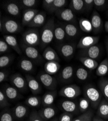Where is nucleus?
<instances>
[{
	"label": "nucleus",
	"instance_id": "obj_31",
	"mask_svg": "<svg viewBox=\"0 0 108 121\" xmlns=\"http://www.w3.org/2000/svg\"><path fill=\"white\" fill-rule=\"evenodd\" d=\"M69 7L74 12H82L85 9L84 1L83 0H72L69 4Z\"/></svg>",
	"mask_w": 108,
	"mask_h": 121
},
{
	"label": "nucleus",
	"instance_id": "obj_55",
	"mask_svg": "<svg viewBox=\"0 0 108 121\" xmlns=\"http://www.w3.org/2000/svg\"></svg>",
	"mask_w": 108,
	"mask_h": 121
},
{
	"label": "nucleus",
	"instance_id": "obj_51",
	"mask_svg": "<svg viewBox=\"0 0 108 121\" xmlns=\"http://www.w3.org/2000/svg\"><path fill=\"white\" fill-rule=\"evenodd\" d=\"M8 73L7 71L1 70L0 72V82L2 83L6 80L8 78Z\"/></svg>",
	"mask_w": 108,
	"mask_h": 121
},
{
	"label": "nucleus",
	"instance_id": "obj_8",
	"mask_svg": "<svg viewBox=\"0 0 108 121\" xmlns=\"http://www.w3.org/2000/svg\"><path fill=\"white\" fill-rule=\"evenodd\" d=\"M99 37L95 36H85L82 37L78 42L77 48L84 49L96 45L99 41Z\"/></svg>",
	"mask_w": 108,
	"mask_h": 121
},
{
	"label": "nucleus",
	"instance_id": "obj_53",
	"mask_svg": "<svg viewBox=\"0 0 108 121\" xmlns=\"http://www.w3.org/2000/svg\"><path fill=\"white\" fill-rule=\"evenodd\" d=\"M104 27H105V29L106 32L108 33V21H107L105 22Z\"/></svg>",
	"mask_w": 108,
	"mask_h": 121
},
{
	"label": "nucleus",
	"instance_id": "obj_7",
	"mask_svg": "<svg viewBox=\"0 0 108 121\" xmlns=\"http://www.w3.org/2000/svg\"><path fill=\"white\" fill-rule=\"evenodd\" d=\"M38 79L47 89L51 91L55 90L57 83L56 79L52 75L47 73H42L38 75Z\"/></svg>",
	"mask_w": 108,
	"mask_h": 121
},
{
	"label": "nucleus",
	"instance_id": "obj_47",
	"mask_svg": "<svg viewBox=\"0 0 108 121\" xmlns=\"http://www.w3.org/2000/svg\"><path fill=\"white\" fill-rule=\"evenodd\" d=\"M73 114L64 112L60 115L59 121H73Z\"/></svg>",
	"mask_w": 108,
	"mask_h": 121
},
{
	"label": "nucleus",
	"instance_id": "obj_16",
	"mask_svg": "<svg viewBox=\"0 0 108 121\" xmlns=\"http://www.w3.org/2000/svg\"><path fill=\"white\" fill-rule=\"evenodd\" d=\"M38 114L45 121H48L54 117L56 114V108L52 106L45 107L38 111Z\"/></svg>",
	"mask_w": 108,
	"mask_h": 121
},
{
	"label": "nucleus",
	"instance_id": "obj_18",
	"mask_svg": "<svg viewBox=\"0 0 108 121\" xmlns=\"http://www.w3.org/2000/svg\"><path fill=\"white\" fill-rule=\"evenodd\" d=\"M46 14L44 11L39 12L28 25L31 28H37L42 26L45 23Z\"/></svg>",
	"mask_w": 108,
	"mask_h": 121
},
{
	"label": "nucleus",
	"instance_id": "obj_32",
	"mask_svg": "<svg viewBox=\"0 0 108 121\" xmlns=\"http://www.w3.org/2000/svg\"><path fill=\"white\" fill-rule=\"evenodd\" d=\"M79 26L82 31L86 33H90L93 30L91 21L85 18H82L79 20Z\"/></svg>",
	"mask_w": 108,
	"mask_h": 121
},
{
	"label": "nucleus",
	"instance_id": "obj_44",
	"mask_svg": "<svg viewBox=\"0 0 108 121\" xmlns=\"http://www.w3.org/2000/svg\"><path fill=\"white\" fill-rule=\"evenodd\" d=\"M37 2L36 0H22L20 1V3L24 8L27 9H31L35 6Z\"/></svg>",
	"mask_w": 108,
	"mask_h": 121
},
{
	"label": "nucleus",
	"instance_id": "obj_35",
	"mask_svg": "<svg viewBox=\"0 0 108 121\" xmlns=\"http://www.w3.org/2000/svg\"><path fill=\"white\" fill-rule=\"evenodd\" d=\"M98 85L101 91V93L108 102V79L102 78L99 80Z\"/></svg>",
	"mask_w": 108,
	"mask_h": 121
},
{
	"label": "nucleus",
	"instance_id": "obj_12",
	"mask_svg": "<svg viewBox=\"0 0 108 121\" xmlns=\"http://www.w3.org/2000/svg\"><path fill=\"white\" fill-rule=\"evenodd\" d=\"M12 112L14 119L21 120L24 119L27 115L29 109L24 105L18 104L13 108Z\"/></svg>",
	"mask_w": 108,
	"mask_h": 121
},
{
	"label": "nucleus",
	"instance_id": "obj_38",
	"mask_svg": "<svg viewBox=\"0 0 108 121\" xmlns=\"http://www.w3.org/2000/svg\"><path fill=\"white\" fill-rule=\"evenodd\" d=\"M94 116L93 111L91 109H89L86 112L74 119L73 121H92Z\"/></svg>",
	"mask_w": 108,
	"mask_h": 121
},
{
	"label": "nucleus",
	"instance_id": "obj_24",
	"mask_svg": "<svg viewBox=\"0 0 108 121\" xmlns=\"http://www.w3.org/2000/svg\"><path fill=\"white\" fill-rule=\"evenodd\" d=\"M74 45L71 44H65L59 47L60 53L65 58L68 59L71 57L75 52Z\"/></svg>",
	"mask_w": 108,
	"mask_h": 121
},
{
	"label": "nucleus",
	"instance_id": "obj_36",
	"mask_svg": "<svg viewBox=\"0 0 108 121\" xmlns=\"http://www.w3.org/2000/svg\"><path fill=\"white\" fill-rule=\"evenodd\" d=\"M66 35L70 37H75L78 33V28L73 24L67 23L64 26Z\"/></svg>",
	"mask_w": 108,
	"mask_h": 121
},
{
	"label": "nucleus",
	"instance_id": "obj_34",
	"mask_svg": "<svg viewBox=\"0 0 108 121\" xmlns=\"http://www.w3.org/2000/svg\"><path fill=\"white\" fill-rule=\"evenodd\" d=\"M67 3V1L65 0H54L48 12L50 13H55L57 11L65 6Z\"/></svg>",
	"mask_w": 108,
	"mask_h": 121
},
{
	"label": "nucleus",
	"instance_id": "obj_25",
	"mask_svg": "<svg viewBox=\"0 0 108 121\" xmlns=\"http://www.w3.org/2000/svg\"><path fill=\"white\" fill-rule=\"evenodd\" d=\"M4 9L9 14L13 16H17L21 13L20 6L15 2L6 3L4 5Z\"/></svg>",
	"mask_w": 108,
	"mask_h": 121
},
{
	"label": "nucleus",
	"instance_id": "obj_13",
	"mask_svg": "<svg viewBox=\"0 0 108 121\" xmlns=\"http://www.w3.org/2000/svg\"><path fill=\"white\" fill-rule=\"evenodd\" d=\"M3 91L8 99L11 101L20 99L23 96L19 93V91L13 86L6 85Z\"/></svg>",
	"mask_w": 108,
	"mask_h": 121
},
{
	"label": "nucleus",
	"instance_id": "obj_23",
	"mask_svg": "<svg viewBox=\"0 0 108 121\" xmlns=\"http://www.w3.org/2000/svg\"><path fill=\"white\" fill-rule=\"evenodd\" d=\"M60 67V65L58 62L48 61L44 65V70L46 73L53 75L58 72Z\"/></svg>",
	"mask_w": 108,
	"mask_h": 121
},
{
	"label": "nucleus",
	"instance_id": "obj_30",
	"mask_svg": "<svg viewBox=\"0 0 108 121\" xmlns=\"http://www.w3.org/2000/svg\"><path fill=\"white\" fill-rule=\"evenodd\" d=\"M73 73V67L71 66H67L62 70L60 76V78L63 82H67L72 78Z\"/></svg>",
	"mask_w": 108,
	"mask_h": 121
},
{
	"label": "nucleus",
	"instance_id": "obj_28",
	"mask_svg": "<svg viewBox=\"0 0 108 121\" xmlns=\"http://www.w3.org/2000/svg\"><path fill=\"white\" fill-rule=\"evenodd\" d=\"M108 73V59L103 60L97 66L95 74L99 77H104Z\"/></svg>",
	"mask_w": 108,
	"mask_h": 121
},
{
	"label": "nucleus",
	"instance_id": "obj_15",
	"mask_svg": "<svg viewBox=\"0 0 108 121\" xmlns=\"http://www.w3.org/2000/svg\"><path fill=\"white\" fill-rule=\"evenodd\" d=\"M61 108L65 112L70 113H76L79 110L78 104L73 101L65 100L61 102L60 104Z\"/></svg>",
	"mask_w": 108,
	"mask_h": 121
},
{
	"label": "nucleus",
	"instance_id": "obj_6",
	"mask_svg": "<svg viewBox=\"0 0 108 121\" xmlns=\"http://www.w3.org/2000/svg\"><path fill=\"white\" fill-rule=\"evenodd\" d=\"M10 82L11 84L17 89L19 91L25 92L28 88L26 79L21 74L16 73L12 75L10 78Z\"/></svg>",
	"mask_w": 108,
	"mask_h": 121
},
{
	"label": "nucleus",
	"instance_id": "obj_39",
	"mask_svg": "<svg viewBox=\"0 0 108 121\" xmlns=\"http://www.w3.org/2000/svg\"><path fill=\"white\" fill-rule=\"evenodd\" d=\"M90 103L86 97H82L80 99L78 103V109L82 113H84L88 110L90 107Z\"/></svg>",
	"mask_w": 108,
	"mask_h": 121
},
{
	"label": "nucleus",
	"instance_id": "obj_17",
	"mask_svg": "<svg viewBox=\"0 0 108 121\" xmlns=\"http://www.w3.org/2000/svg\"><path fill=\"white\" fill-rule=\"evenodd\" d=\"M39 12L36 9L31 8L25 9L22 16V24L25 26H28L35 17Z\"/></svg>",
	"mask_w": 108,
	"mask_h": 121
},
{
	"label": "nucleus",
	"instance_id": "obj_10",
	"mask_svg": "<svg viewBox=\"0 0 108 121\" xmlns=\"http://www.w3.org/2000/svg\"><path fill=\"white\" fill-rule=\"evenodd\" d=\"M80 52L81 56L96 60L100 56L101 49L99 46L96 45L86 49H81Z\"/></svg>",
	"mask_w": 108,
	"mask_h": 121
},
{
	"label": "nucleus",
	"instance_id": "obj_20",
	"mask_svg": "<svg viewBox=\"0 0 108 121\" xmlns=\"http://www.w3.org/2000/svg\"><path fill=\"white\" fill-rule=\"evenodd\" d=\"M4 39L11 48L19 55L22 54L21 49L19 47L16 38L13 35H6L4 36Z\"/></svg>",
	"mask_w": 108,
	"mask_h": 121
},
{
	"label": "nucleus",
	"instance_id": "obj_37",
	"mask_svg": "<svg viewBox=\"0 0 108 121\" xmlns=\"http://www.w3.org/2000/svg\"><path fill=\"white\" fill-rule=\"evenodd\" d=\"M65 32L64 27L55 25L54 29V37L57 41H63L65 37Z\"/></svg>",
	"mask_w": 108,
	"mask_h": 121
},
{
	"label": "nucleus",
	"instance_id": "obj_26",
	"mask_svg": "<svg viewBox=\"0 0 108 121\" xmlns=\"http://www.w3.org/2000/svg\"><path fill=\"white\" fill-rule=\"evenodd\" d=\"M43 58L48 61H60V58L59 57L55 50L51 47L46 48L43 53Z\"/></svg>",
	"mask_w": 108,
	"mask_h": 121
},
{
	"label": "nucleus",
	"instance_id": "obj_27",
	"mask_svg": "<svg viewBox=\"0 0 108 121\" xmlns=\"http://www.w3.org/2000/svg\"><path fill=\"white\" fill-rule=\"evenodd\" d=\"M78 59L85 67L90 70L97 68L99 66V64L95 59L83 56H80Z\"/></svg>",
	"mask_w": 108,
	"mask_h": 121
},
{
	"label": "nucleus",
	"instance_id": "obj_43",
	"mask_svg": "<svg viewBox=\"0 0 108 121\" xmlns=\"http://www.w3.org/2000/svg\"><path fill=\"white\" fill-rule=\"evenodd\" d=\"M8 100L3 91L1 90L0 91V106L2 109L6 108L10 106Z\"/></svg>",
	"mask_w": 108,
	"mask_h": 121
},
{
	"label": "nucleus",
	"instance_id": "obj_40",
	"mask_svg": "<svg viewBox=\"0 0 108 121\" xmlns=\"http://www.w3.org/2000/svg\"><path fill=\"white\" fill-rule=\"evenodd\" d=\"M13 56L11 55H2L0 57V67L3 68L9 65L13 60Z\"/></svg>",
	"mask_w": 108,
	"mask_h": 121
},
{
	"label": "nucleus",
	"instance_id": "obj_41",
	"mask_svg": "<svg viewBox=\"0 0 108 121\" xmlns=\"http://www.w3.org/2000/svg\"><path fill=\"white\" fill-rule=\"evenodd\" d=\"M12 112L9 109L5 108L1 114V121H14Z\"/></svg>",
	"mask_w": 108,
	"mask_h": 121
},
{
	"label": "nucleus",
	"instance_id": "obj_50",
	"mask_svg": "<svg viewBox=\"0 0 108 121\" xmlns=\"http://www.w3.org/2000/svg\"><path fill=\"white\" fill-rule=\"evenodd\" d=\"M54 0H44L43 1V6L48 11L51 7Z\"/></svg>",
	"mask_w": 108,
	"mask_h": 121
},
{
	"label": "nucleus",
	"instance_id": "obj_52",
	"mask_svg": "<svg viewBox=\"0 0 108 121\" xmlns=\"http://www.w3.org/2000/svg\"><path fill=\"white\" fill-rule=\"evenodd\" d=\"M92 121H105L104 120V119H102L101 118L97 116H95L93 117Z\"/></svg>",
	"mask_w": 108,
	"mask_h": 121
},
{
	"label": "nucleus",
	"instance_id": "obj_1",
	"mask_svg": "<svg viewBox=\"0 0 108 121\" xmlns=\"http://www.w3.org/2000/svg\"><path fill=\"white\" fill-rule=\"evenodd\" d=\"M54 20L53 18L48 19L42 27L40 35V44L44 48L50 44L54 38L55 29Z\"/></svg>",
	"mask_w": 108,
	"mask_h": 121
},
{
	"label": "nucleus",
	"instance_id": "obj_5",
	"mask_svg": "<svg viewBox=\"0 0 108 121\" xmlns=\"http://www.w3.org/2000/svg\"><path fill=\"white\" fill-rule=\"evenodd\" d=\"M0 22L2 24L3 31L5 33L11 34H16L21 31V26L17 21L12 19L5 18Z\"/></svg>",
	"mask_w": 108,
	"mask_h": 121
},
{
	"label": "nucleus",
	"instance_id": "obj_9",
	"mask_svg": "<svg viewBox=\"0 0 108 121\" xmlns=\"http://www.w3.org/2000/svg\"><path fill=\"white\" fill-rule=\"evenodd\" d=\"M56 16L64 21L75 22L76 17L74 12L70 8H62L55 13Z\"/></svg>",
	"mask_w": 108,
	"mask_h": 121
},
{
	"label": "nucleus",
	"instance_id": "obj_3",
	"mask_svg": "<svg viewBox=\"0 0 108 121\" xmlns=\"http://www.w3.org/2000/svg\"><path fill=\"white\" fill-rule=\"evenodd\" d=\"M22 40L24 45L35 47L40 44V35L38 30L31 29L27 30L22 35Z\"/></svg>",
	"mask_w": 108,
	"mask_h": 121
},
{
	"label": "nucleus",
	"instance_id": "obj_29",
	"mask_svg": "<svg viewBox=\"0 0 108 121\" xmlns=\"http://www.w3.org/2000/svg\"><path fill=\"white\" fill-rule=\"evenodd\" d=\"M20 68L25 72H32L34 69V65L31 60L27 59H22L19 62Z\"/></svg>",
	"mask_w": 108,
	"mask_h": 121
},
{
	"label": "nucleus",
	"instance_id": "obj_11",
	"mask_svg": "<svg viewBox=\"0 0 108 121\" xmlns=\"http://www.w3.org/2000/svg\"><path fill=\"white\" fill-rule=\"evenodd\" d=\"M26 79L28 88L31 91L32 93L34 95H36L41 92V87L37 80L30 75H26Z\"/></svg>",
	"mask_w": 108,
	"mask_h": 121
},
{
	"label": "nucleus",
	"instance_id": "obj_49",
	"mask_svg": "<svg viewBox=\"0 0 108 121\" xmlns=\"http://www.w3.org/2000/svg\"><path fill=\"white\" fill-rule=\"evenodd\" d=\"M84 9L87 11H89L94 6V0H84Z\"/></svg>",
	"mask_w": 108,
	"mask_h": 121
},
{
	"label": "nucleus",
	"instance_id": "obj_46",
	"mask_svg": "<svg viewBox=\"0 0 108 121\" xmlns=\"http://www.w3.org/2000/svg\"><path fill=\"white\" fill-rule=\"evenodd\" d=\"M10 49V47L5 41V40L1 39L0 40V52H1V54L7 52L9 51Z\"/></svg>",
	"mask_w": 108,
	"mask_h": 121
},
{
	"label": "nucleus",
	"instance_id": "obj_4",
	"mask_svg": "<svg viewBox=\"0 0 108 121\" xmlns=\"http://www.w3.org/2000/svg\"><path fill=\"white\" fill-rule=\"evenodd\" d=\"M81 88L76 84L65 86L59 92V94L60 96L71 99L76 98L81 95Z\"/></svg>",
	"mask_w": 108,
	"mask_h": 121
},
{
	"label": "nucleus",
	"instance_id": "obj_14",
	"mask_svg": "<svg viewBox=\"0 0 108 121\" xmlns=\"http://www.w3.org/2000/svg\"><path fill=\"white\" fill-rule=\"evenodd\" d=\"M91 22L92 25L93 31L95 34L100 32L102 29L103 22L99 14L96 10H94L91 18Z\"/></svg>",
	"mask_w": 108,
	"mask_h": 121
},
{
	"label": "nucleus",
	"instance_id": "obj_54",
	"mask_svg": "<svg viewBox=\"0 0 108 121\" xmlns=\"http://www.w3.org/2000/svg\"><path fill=\"white\" fill-rule=\"evenodd\" d=\"M52 121H59V119H57V118H55L53 120H52Z\"/></svg>",
	"mask_w": 108,
	"mask_h": 121
},
{
	"label": "nucleus",
	"instance_id": "obj_42",
	"mask_svg": "<svg viewBox=\"0 0 108 121\" xmlns=\"http://www.w3.org/2000/svg\"><path fill=\"white\" fill-rule=\"evenodd\" d=\"M76 75L79 80L81 81H85L89 77V73L85 68L81 67L77 70Z\"/></svg>",
	"mask_w": 108,
	"mask_h": 121
},
{
	"label": "nucleus",
	"instance_id": "obj_21",
	"mask_svg": "<svg viewBox=\"0 0 108 121\" xmlns=\"http://www.w3.org/2000/svg\"><path fill=\"white\" fill-rule=\"evenodd\" d=\"M96 116L105 120L108 119V102L105 99H102L98 106Z\"/></svg>",
	"mask_w": 108,
	"mask_h": 121
},
{
	"label": "nucleus",
	"instance_id": "obj_45",
	"mask_svg": "<svg viewBox=\"0 0 108 121\" xmlns=\"http://www.w3.org/2000/svg\"><path fill=\"white\" fill-rule=\"evenodd\" d=\"M94 2L95 8L99 10H101L106 7L108 1L106 0H94Z\"/></svg>",
	"mask_w": 108,
	"mask_h": 121
},
{
	"label": "nucleus",
	"instance_id": "obj_22",
	"mask_svg": "<svg viewBox=\"0 0 108 121\" xmlns=\"http://www.w3.org/2000/svg\"><path fill=\"white\" fill-rule=\"evenodd\" d=\"M57 95L56 90L51 91L45 94L42 97V104L45 107L52 106Z\"/></svg>",
	"mask_w": 108,
	"mask_h": 121
},
{
	"label": "nucleus",
	"instance_id": "obj_19",
	"mask_svg": "<svg viewBox=\"0 0 108 121\" xmlns=\"http://www.w3.org/2000/svg\"><path fill=\"white\" fill-rule=\"evenodd\" d=\"M23 48L26 55L33 60H38L41 59V56L38 50L34 47L23 45Z\"/></svg>",
	"mask_w": 108,
	"mask_h": 121
},
{
	"label": "nucleus",
	"instance_id": "obj_2",
	"mask_svg": "<svg viewBox=\"0 0 108 121\" xmlns=\"http://www.w3.org/2000/svg\"><path fill=\"white\" fill-rule=\"evenodd\" d=\"M85 97L89 101L91 106L95 109L97 108L102 100V93L91 84L85 86L83 89Z\"/></svg>",
	"mask_w": 108,
	"mask_h": 121
},
{
	"label": "nucleus",
	"instance_id": "obj_33",
	"mask_svg": "<svg viewBox=\"0 0 108 121\" xmlns=\"http://www.w3.org/2000/svg\"><path fill=\"white\" fill-rule=\"evenodd\" d=\"M25 103L29 107L37 108L42 104V98L37 95H33L28 97L25 100Z\"/></svg>",
	"mask_w": 108,
	"mask_h": 121
},
{
	"label": "nucleus",
	"instance_id": "obj_48",
	"mask_svg": "<svg viewBox=\"0 0 108 121\" xmlns=\"http://www.w3.org/2000/svg\"><path fill=\"white\" fill-rule=\"evenodd\" d=\"M29 121H45L36 110H33L31 113L29 118Z\"/></svg>",
	"mask_w": 108,
	"mask_h": 121
}]
</instances>
